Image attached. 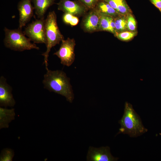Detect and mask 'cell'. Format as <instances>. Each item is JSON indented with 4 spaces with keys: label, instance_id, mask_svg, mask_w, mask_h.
Segmentation results:
<instances>
[{
    "label": "cell",
    "instance_id": "11",
    "mask_svg": "<svg viewBox=\"0 0 161 161\" xmlns=\"http://www.w3.org/2000/svg\"><path fill=\"white\" fill-rule=\"evenodd\" d=\"M12 88L3 76L0 78V106L5 108L13 107L16 102L12 93Z\"/></svg>",
    "mask_w": 161,
    "mask_h": 161
},
{
    "label": "cell",
    "instance_id": "20",
    "mask_svg": "<svg viewBox=\"0 0 161 161\" xmlns=\"http://www.w3.org/2000/svg\"><path fill=\"white\" fill-rule=\"evenodd\" d=\"M120 40L127 41L132 39L136 35V33L132 31L116 32L114 34Z\"/></svg>",
    "mask_w": 161,
    "mask_h": 161
},
{
    "label": "cell",
    "instance_id": "15",
    "mask_svg": "<svg viewBox=\"0 0 161 161\" xmlns=\"http://www.w3.org/2000/svg\"><path fill=\"white\" fill-rule=\"evenodd\" d=\"M95 8L103 15L113 17L118 14L114 9L104 0H100Z\"/></svg>",
    "mask_w": 161,
    "mask_h": 161
},
{
    "label": "cell",
    "instance_id": "18",
    "mask_svg": "<svg viewBox=\"0 0 161 161\" xmlns=\"http://www.w3.org/2000/svg\"><path fill=\"white\" fill-rule=\"evenodd\" d=\"M63 20L64 23L73 26L77 25L79 21L78 17L70 13H64L63 16Z\"/></svg>",
    "mask_w": 161,
    "mask_h": 161
},
{
    "label": "cell",
    "instance_id": "3",
    "mask_svg": "<svg viewBox=\"0 0 161 161\" xmlns=\"http://www.w3.org/2000/svg\"><path fill=\"white\" fill-rule=\"evenodd\" d=\"M45 28L47 43V49L42 54L44 57V63L46 69H48V58L51 48L64 39L63 35L61 33L57 22V16L54 11L50 12L45 19Z\"/></svg>",
    "mask_w": 161,
    "mask_h": 161
},
{
    "label": "cell",
    "instance_id": "16",
    "mask_svg": "<svg viewBox=\"0 0 161 161\" xmlns=\"http://www.w3.org/2000/svg\"><path fill=\"white\" fill-rule=\"evenodd\" d=\"M114 9L118 14L125 15L129 11V7L124 0H104Z\"/></svg>",
    "mask_w": 161,
    "mask_h": 161
},
{
    "label": "cell",
    "instance_id": "10",
    "mask_svg": "<svg viewBox=\"0 0 161 161\" xmlns=\"http://www.w3.org/2000/svg\"><path fill=\"white\" fill-rule=\"evenodd\" d=\"M101 16L95 8L91 10L82 21V27L84 31L89 32L99 31Z\"/></svg>",
    "mask_w": 161,
    "mask_h": 161
},
{
    "label": "cell",
    "instance_id": "21",
    "mask_svg": "<svg viewBox=\"0 0 161 161\" xmlns=\"http://www.w3.org/2000/svg\"><path fill=\"white\" fill-rule=\"evenodd\" d=\"M136 28V21L134 17L129 15L127 19V28L131 31L135 30Z\"/></svg>",
    "mask_w": 161,
    "mask_h": 161
},
{
    "label": "cell",
    "instance_id": "14",
    "mask_svg": "<svg viewBox=\"0 0 161 161\" xmlns=\"http://www.w3.org/2000/svg\"><path fill=\"white\" fill-rule=\"evenodd\" d=\"M101 14L99 31H107L115 34L116 30L114 18L112 16Z\"/></svg>",
    "mask_w": 161,
    "mask_h": 161
},
{
    "label": "cell",
    "instance_id": "12",
    "mask_svg": "<svg viewBox=\"0 0 161 161\" xmlns=\"http://www.w3.org/2000/svg\"><path fill=\"white\" fill-rule=\"evenodd\" d=\"M55 0H31L33 4L35 13L39 18H44L48 9L54 3Z\"/></svg>",
    "mask_w": 161,
    "mask_h": 161
},
{
    "label": "cell",
    "instance_id": "22",
    "mask_svg": "<svg viewBox=\"0 0 161 161\" xmlns=\"http://www.w3.org/2000/svg\"><path fill=\"white\" fill-rule=\"evenodd\" d=\"M100 0H78L88 10L94 8Z\"/></svg>",
    "mask_w": 161,
    "mask_h": 161
},
{
    "label": "cell",
    "instance_id": "19",
    "mask_svg": "<svg viewBox=\"0 0 161 161\" xmlns=\"http://www.w3.org/2000/svg\"><path fill=\"white\" fill-rule=\"evenodd\" d=\"M14 155V152L11 149H4L1 152L0 157V161H12Z\"/></svg>",
    "mask_w": 161,
    "mask_h": 161
},
{
    "label": "cell",
    "instance_id": "7",
    "mask_svg": "<svg viewBox=\"0 0 161 161\" xmlns=\"http://www.w3.org/2000/svg\"><path fill=\"white\" fill-rule=\"evenodd\" d=\"M57 4L58 10L78 17L84 15L88 10L78 0H60Z\"/></svg>",
    "mask_w": 161,
    "mask_h": 161
},
{
    "label": "cell",
    "instance_id": "1",
    "mask_svg": "<svg viewBox=\"0 0 161 161\" xmlns=\"http://www.w3.org/2000/svg\"><path fill=\"white\" fill-rule=\"evenodd\" d=\"M44 75L42 83L44 88L51 92L64 96L66 100L72 102L74 94L70 79L61 70L52 71L48 69Z\"/></svg>",
    "mask_w": 161,
    "mask_h": 161
},
{
    "label": "cell",
    "instance_id": "24",
    "mask_svg": "<svg viewBox=\"0 0 161 161\" xmlns=\"http://www.w3.org/2000/svg\"><path fill=\"white\" fill-rule=\"evenodd\" d=\"M159 10H160V12H161V8L160 9H159Z\"/></svg>",
    "mask_w": 161,
    "mask_h": 161
},
{
    "label": "cell",
    "instance_id": "23",
    "mask_svg": "<svg viewBox=\"0 0 161 161\" xmlns=\"http://www.w3.org/2000/svg\"><path fill=\"white\" fill-rule=\"evenodd\" d=\"M151 3L159 10L161 8V0H150Z\"/></svg>",
    "mask_w": 161,
    "mask_h": 161
},
{
    "label": "cell",
    "instance_id": "13",
    "mask_svg": "<svg viewBox=\"0 0 161 161\" xmlns=\"http://www.w3.org/2000/svg\"><path fill=\"white\" fill-rule=\"evenodd\" d=\"M15 114L14 109H8L0 108V129L7 128L9 123L15 119Z\"/></svg>",
    "mask_w": 161,
    "mask_h": 161
},
{
    "label": "cell",
    "instance_id": "5",
    "mask_svg": "<svg viewBox=\"0 0 161 161\" xmlns=\"http://www.w3.org/2000/svg\"><path fill=\"white\" fill-rule=\"evenodd\" d=\"M44 18H39L29 24L23 31L31 41L34 43L47 44Z\"/></svg>",
    "mask_w": 161,
    "mask_h": 161
},
{
    "label": "cell",
    "instance_id": "9",
    "mask_svg": "<svg viewBox=\"0 0 161 161\" xmlns=\"http://www.w3.org/2000/svg\"><path fill=\"white\" fill-rule=\"evenodd\" d=\"M31 2V0H21L18 4L19 15L18 28L22 30L33 15L34 9Z\"/></svg>",
    "mask_w": 161,
    "mask_h": 161
},
{
    "label": "cell",
    "instance_id": "8",
    "mask_svg": "<svg viewBox=\"0 0 161 161\" xmlns=\"http://www.w3.org/2000/svg\"><path fill=\"white\" fill-rule=\"evenodd\" d=\"M118 159L112 155L108 146L99 148L90 146L86 156L88 161H115Z\"/></svg>",
    "mask_w": 161,
    "mask_h": 161
},
{
    "label": "cell",
    "instance_id": "6",
    "mask_svg": "<svg viewBox=\"0 0 161 161\" xmlns=\"http://www.w3.org/2000/svg\"><path fill=\"white\" fill-rule=\"evenodd\" d=\"M59 49L54 53L60 60L61 63L64 66H69L75 59L74 49L76 45L73 38H69L63 40Z\"/></svg>",
    "mask_w": 161,
    "mask_h": 161
},
{
    "label": "cell",
    "instance_id": "17",
    "mask_svg": "<svg viewBox=\"0 0 161 161\" xmlns=\"http://www.w3.org/2000/svg\"><path fill=\"white\" fill-rule=\"evenodd\" d=\"M116 32H121L127 28V20L124 18L116 17L114 18Z\"/></svg>",
    "mask_w": 161,
    "mask_h": 161
},
{
    "label": "cell",
    "instance_id": "2",
    "mask_svg": "<svg viewBox=\"0 0 161 161\" xmlns=\"http://www.w3.org/2000/svg\"><path fill=\"white\" fill-rule=\"evenodd\" d=\"M120 125L117 134L122 133L129 135L131 137H136L147 132L139 115L135 112L132 105L126 102L124 112L121 119L119 121Z\"/></svg>",
    "mask_w": 161,
    "mask_h": 161
},
{
    "label": "cell",
    "instance_id": "4",
    "mask_svg": "<svg viewBox=\"0 0 161 161\" xmlns=\"http://www.w3.org/2000/svg\"><path fill=\"white\" fill-rule=\"evenodd\" d=\"M4 31L5 37L4 43L6 47L19 52L33 49H39L35 43L31 42L29 38L26 37L21 30L18 28L10 30L5 27Z\"/></svg>",
    "mask_w": 161,
    "mask_h": 161
}]
</instances>
